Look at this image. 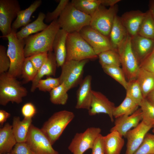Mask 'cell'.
<instances>
[{"instance_id": "obj_1", "label": "cell", "mask_w": 154, "mask_h": 154, "mask_svg": "<svg viewBox=\"0 0 154 154\" xmlns=\"http://www.w3.org/2000/svg\"><path fill=\"white\" fill-rule=\"evenodd\" d=\"M60 29L57 19L55 20L44 30L24 39L25 58L38 53L53 51V42Z\"/></svg>"}, {"instance_id": "obj_2", "label": "cell", "mask_w": 154, "mask_h": 154, "mask_svg": "<svg viewBox=\"0 0 154 154\" xmlns=\"http://www.w3.org/2000/svg\"><path fill=\"white\" fill-rule=\"evenodd\" d=\"M26 88L16 78L7 72L0 74V104L5 106L10 102L19 104L27 95Z\"/></svg>"}, {"instance_id": "obj_3", "label": "cell", "mask_w": 154, "mask_h": 154, "mask_svg": "<svg viewBox=\"0 0 154 154\" xmlns=\"http://www.w3.org/2000/svg\"><path fill=\"white\" fill-rule=\"evenodd\" d=\"M17 31L12 29L5 37L8 40L7 53L10 61V66L8 73L17 78L21 76L23 64L25 59L24 53V39L18 38Z\"/></svg>"}, {"instance_id": "obj_4", "label": "cell", "mask_w": 154, "mask_h": 154, "mask_svg": "<svg viewBox=\"0 0 154 154\" xmlns=\"http://www.w3.org/2000/svg\"><path fill=\"white\" fill-rule=\"evenodd\" d=\"M91 17L77 9L69 2L57 19L60 29L68 33L78 32L89 26Z\"/></svg>"}, {"instance_id": "obj_5", "label": "cell", "mask_w": 154, "mask_h": 154, "mask_svg": "<svg viewBox=\"0 0 154 154\" xmlns=\"http://www.w3.org/2000/svg\"><path fill=\"white\" fill-rule=\"evenodd\" d=\"M66 61L95 59L98 57L79 32L69 33L66 40Z\"/></svg>"}, {"instance_id": "obj_6", "label": "cell", "mask_w": 154, "mask_h": 154, "mask_svg": "<svg viewBox=\"0 0 154 154\" xmlns=\"http://www.w3.org/2000/svg\"><path fill=\"white\" fill-rule=\"evenodd\" d=\"M74 117V113L71 111L62 110L56 112L45 122L40 129L52 145Z\"/></svg>"}, {"instance_id": "obj_7", "label": "cell", "mask_w": 154, "mask_h": 154, "mask_svg": "<svg viewBox=\"0 0 154 154\" xmlns=\"http://www.w3.org/2000/svg\"><path fill=\"white\" fill-rule=\"evenodd\" d=\"M129 35L117 49L121 66L128 81L135 79L139 69V63L133 52Z\"/></svg>"}, {"instance_id": "obj_8", "label": "cell", "mask_w": 154, "mask_h": 154, "mask_svg": "<svg viewBox=\"0 0 154 154\" xmlns=\"http://www.w3.org/2000/svg\"><path fill=\"white\" fill-rule=\"evenodd\" d=\"M89 60L66 61L61 67L59 78L60 84L64 83L68 91L79 85L81 82L84 66Z\"/></svg>"}, {"instance_id": "obj_9", "label": "cell", "mask_w": 154, "mask_h": 154, "mask_svg": "<svg viewBox=\"0 0 154 154\" xmlns=\"http://www.w3.org/2000/svg\"><path fill=\"white\" fill-rule=\"evenodd\" d=\"M118 11L117 5L108 9L102 5L92 16L89 26L104 35L108 37Z\"/></svg>"}, {"instance_id": "obj_10", "label": "cell", "mask_w": 154, "mask_h": 154, "mask_svg": "<svg viewBox=\"0 0 154 154\" xmlns=\"http://www.w3.org/2000/svg\"><path fill=\"white\" fill-rule=\"evenodd\" d=\"M25 142L33 154H59L53 148L50 141L40 129L32 124Z\"/></svg>"}, {"instance_id": "obj_11", "label": "cell", "mask_w": 154, "mask_h": 154, "mask_svg": "<svg viewBox=\"0 0 154 154\" xmlns=\"http://www.w3.org/2000/svg\"><path fill=\"white\" fill-rule=\"evenodd\" d=\"M101 131L99 127H91L83 132L76 133L70 143L68 149L73 154H83L88 149H92Z\"/></svg>"}, {"instance_id": "obj_12", "label": "cell", "mask_w": 154, "mask_h": 154, "mask_svg": "<svg viewBox=\"0 0 154 154\" xmlns=\"http://www.w3.org/2000/svg\"><path fill=\"white\" fill-rule=\"evenodd\" d=\"M21 10L17 0H0V30L2 37L11 33L12 21Z\"/></svg>"}, {"instance_id": "obj_13", "label": "cell", "mask_w": 154, "mask_h": 154, "mask_svg": "<svg viewBox=\"0 0 154 154\" xmlns=\"http://www.w3.org/2000/svg\"><path fill=\"white\" fill-rule=\"evenodd\" d=\"M79 33L98 56L106 51L115 50L111 45L108 37L92 28L89 25L83 27Z\"/></svg>"}, {"instance_id": "obj_14", "label": "cell", "mask_w": 154, "mask_h": 154, "mask_svg": "<svg viewBox=\"0 0 154 154\" xmlns=\"http://www.w3.org/2000/svg\"><path fill=\"white\" fill-rule=\"evenodd\" d=\"M92 93L89 115L92 116L100 113L106 114L109 116L111 121H114L113 112L116 107L114 104L100 92L92 90Z\"/></svg>"}, {"instance_id": "obj_15", "label": "cell", "mask_w": 154, "mask_h": 154, "mask_svg": "<svg viewBox=\"0 0 154 154\" xmlns=\"http://www.w3.org/2000/svg\"><path fill=\"white\" fill-rule=\"evenodd\" d=\"M153 126L143 120L127 133L126 149L125 154H133L139 147L146 134Z\"/></svg>"}, {"instance_id": "obj_16", "label": "cell", "mask_w": 154, "mask_h": 154, "mask_svg": "<svg viewBox=\"0 0 154 154\" xmlns=\"http://www.w3.org/2000/svg\"><path fill=\"white\" fill-rule=\"evenodd\" d=\"M142 119V113L140 108L130 115L123 116L116 118L114 125L111 129L110 132L117 131L125 137L127 132L132 128L137 126Z\"/></svg>"}, {"instance_id": "obj_17", "label": "cell", "mask_w": 154, "mask_h": 154, "mask_svg": "<svg viewBox=\"0 0 154 154\" xmlns=\"http://www.w3.org/2000/svg\"><path fill=\"white\" fill-rule=\"evenodd\" d=\"M92 77L90 75L86 76L79 84L76 93V109H84L88 110L90 108L92 91Z\"/></svg>"}, {"instance_id": "obj_18", "label": "cell", "mask_w": 154, "mask_h": 154, "mask_svg": "<svg viewBox=\"0 0 154 154\" xmlns=\"http://www.w3.org/2000/svg\"><path fill=\"white\" fill-rule=\"evenodd\" d=\"M131 43L133 52L139 64L153 51L154 40L137 34L131 37Z\"/></svg>"}, {"instance_id": "obj_19", "label": "cell", "mask_w": 154, "mask_h": 154, "mask_svg": "<svg viewBox=\"0 0 154 154\" xmlns=\"http://www.w3.org/2000/svg\"><path fill=\"white\" fill-rule=\"evenodd\" d=\"M145 13L139 10L131 11L124 13L120 17L123 24L131 37L138 34Z\"/></svg>"}, {"instance_id": "obj_20", "label": "cell", "mask_w": 154, "mask_h": 154, "mask_svg": "<svg viewBox=\"0 0 154 154\" xmlns=\"http://www.w3.org/2000/svg\"><path fill=\"white\" fill-rule=\"evenodd\" d=\"M68 33L60 29L57 33L52 44L57 67H61L65 62L67 55L66 40Z\"/></svg>"}, {"instance_id": "obj_21", "label": "cell", "mask_w": 154, "mask_h": 154, "mask_svg": "<svg viewBox=\"0 0 154 154\" xmlns=\"http://www.w3.org/2000/svg\"><path fill=\"white\" fill-rule=\"evenodd\" d=\"M57 67V62L54 52L53 51L48 52L47 59L38 71L36 76L32 82L31 91L34 92L35 90L38 81L44 76H55Z\"/></svg>"}, {"instance_id": "obj_22", "label": "cell", "mask_w": 154, "mask_h": 154, "mask_svg": "<svg viewBox=\"0 0 154 154\" xmlns=\"http://www.w3.org/2000/svg\"><path fill=\"white\" fill-rule=\"evenodd\" d=\"M123 136L118 132L114 131L103 136L105 154H120L124 144Z\"/></svg>"}, {"instance_id": "obj_23", "label": "cell", "mask_w": 154, "mask_h": 154, "mask_svg": "<svg viewBox=\"0 0 154 154\" xmlns=\"http://www.w3.org/2000/svg\"><path fill=\"white\" fill-rule=\"evenodd\" d=\"M128 35L121 21L120 17L117 15L114 19L109 36L111 45L114 50L117 51L118 47Z\"/></svg>"}, {"instance_id": "obj_24", "label": "cell", "mask_w": 154, "mask_h": 154, "mask_svg": "<svg viewBox=\"0 0 154 154\" xmlns=\"http://www.w3.org/2000/svg\"><path fill=\"white\" fill-rule=\"evenodd\" d=\"M17 143L12 125L5 123L0 129V153H10Z\"/></svg>"}, {"instance_id": "obj_25", "label": "cell", "mask_w": 154, "mask_h": 154, "mask_svg": "<svg viewBox=\"0 0 154 154\" xmlns=\"http://www.w3.org/2000/svg\"><path fill=\"white\" fill-rule=\"evenodd\" d=\"M46 15L40 12L35 20L23 27L16 33L17 37L21 39H24L35 33L41 31L46 29L48 25L44 22Z\"/></svg>"}, {"instance_id": "obj_26", "label": "cell", "mask_w": 154, "mask_h": 154, "mask_svg": "<svg viewBox=\"0 0 154 154\" xmlns=\"http://www.w3.org/2000/svg\"><path fill=\"white\" fill-rule=\"evenodd\" d=\"M32 122V118H24L21 120L19 116L13 117L12 128L17 143L25 142Z\"/></svg>"}, {"instance_id": "obj_27", "label": "cell", "mask_w": 154, "mask_h": 154, "mask_svg": "<svg viewBox=\"0 0 154 154\" xmlns=\"http://www.w3.org/2000/svg\"><path fill=\"white\" fill-rule=\"evenodd\" d=\"M42 3L41 0H35L28 8L21 10L12 24V29L17 31L19 28L24 27L29 24L31 21V18L32 15L40 6Z\"/></svg>"}, {"instance_id": "obj_28", "label": "cell", "mask_w": 154, "mask_h": 154, "mask_svg": "<svg viewBox=\"0 0 154 154\" xmlns=\"http://www.w3.org/2000/svg\"><path fill=\"white\" fill-rule=\"evenodd\" d=\"M136 79L140 87L143 97L145 98L154 90V74L139 68Z\"/></svg>"}, {"instance_id": "obj_29", "label": "cell", "mask_w": 154, "mask_h": 154, "mask_svg": "<svg viewBox=\"0 0 154 154\" xmlns=\"http://www.w3.org/2000/svg\"><path fill=\"white\" fill-rule=\"evenodd\" d=\"M139 106L131 98L126 95L122 102L115 107L113 112L114 117L116 118L123 116L130 115L138 109Z\"/></svg>"}, {"instance_id": "obj_30", "label": "cell", "mask_w": 154, "mask_h": 154, "mask_svg": "<svg viewBox=\"0 0 154 154\" xmlns=\"http://www.w3.org/2000/svg\"><path fill=\"white\" fill-rule=\"evenodd\" d=\"M71 3L77 9L91 16L101 5L100 0H72Z\"/></svg>"}, {"instance_id": "obj_31", "label": "cell", "mask_w": 154, "mask_h": 154, "mask_svg": "<svg viewBox=\"0 0 154 154\" xmlns=\"http://www.w3.org/2000/svg\"><path fill=\"white\" fill-rule=\"evenodd\" d=\"M98 56L102 67L121 66L120 58L117 51L110 50L99 54Z\"/></svg>"}, {"instance_id": "obj_32", "label": "cell", "mask_w": 154, "mask_h": 154, "mask_svg": "<svg viewBox=\"0 0 154 154\" xmlns=\"http://www.w3.org/2000/svg\"><path fill=\"white\" fill-rule=\"evenodd\" d=\"M68 91L64 84L61 83L49 92L51 102L55 105L66 104L68 98Z\"/></svg>"}, {"instance_id": "obj_33", "label": "cell", "mask_w": 154, "mask_h": 154, "mask_svg": "<svg viewBox=\"0 0 154 154\" xmlns=\"http://www.w3.org/2000/svg\"><path fill=\"white\" fill-rule=\"evenodd\" d=\"M145 13L138 34L154 40V19L149 10Z\"/></svg>"}, {"instance_id": "obj_34", "label": "cell", "mask_w": 154, "mask_h": 154, "mask_svg": "<svg viewBox=\"0 0 154 154\" xmlns=\"http://www.w3.org/2000/svg\"><path fill=\"white\" fill-rule=\"evenodd\" d=\"M126 90V95L131 98L139 106L144 98L139 82L136 79L128 81Z\"/></svg>"}, {"instance_id": "obj_35", "label": "cell", "mask_w": 154, "mask_h": 154, "mask_svg": "<svg viewBox=\"0 0 154 154\" xmlns=\"http://www.w3.org/2000/svg\"><path fill=\"white\" fill-rule=\"evenodd\" d=\"M104 71L121 84L126 90L128 81L124 73L120 66H108L102 67Z\"/></svg>"}, {"instance_id": "obj_36", "label": "cell", "mask_w": 154, "mask_h": 154, "mask_svg": "<svg viewBox=\"0 0 154 154\" xmlns=\"http://www.w3.org/2000/svg\"><path fill=\"white\" fill-rule=\"evenodd\" d=\"M139 107L142 113V120L153 127L154 126V105L145 98L143 99Z\"/></svg>"}, {"instance_id": "obj_37", "label": "cell", "mask_w": 154, "mask_h": 154, "mask_svg": "<svg viewBox=\"0 0 154 154\" xmlns=\"http://www.w3.org/2000/svg\"><path fill=\"white\" fill-rule=\"evenodd\" d=\"M38 71L28 57L26 58L21 70V76L23 83L32 82L36 76Z\"/></svg>"}, {"instance_id": "obj_38", "label": "cell", "mask_w": 154, "mask_h": 154, "mask_svg": "<svg viewBox=\"0 0 154 154\" xmlns=\"http://www.w3.org/2000/svg\"><path fill=\"white\" fill-rule=\"evenodd\" d=\"M133 154H154V134L147 133Z\"/></svg>"}, {"instance_id": "obj_39", "label": "cell", "mask_w": 154, "mask_h": 154, "mask_svg": "<svg viewBox=\"0 0 154 154\" xmlns=\"http://www.w3.org/2000/svg\"><path fill=\"white\" fill-rule=\"evenodd\" d=\"M60 84L59 77L54 78L51 76H47L46 79H42L38 81L37 88L41 91L50 92Z\"/></svg>"}, {"instance_id": "obj_40", "label": "cell", "mask_w": 154, "mask_h": 154, "mask_svg": "<svg viewBox=\"0 0 154 154\" xmlns=\"http://www.w3.org/2000/svg\"><path fill=\"white\" fill-rule=\"evenodd\" d=\"M69 2L68 0H60L53 11L47 13L44 19L45 21L47 23H51L53 21L57 19Z\"/></svg>"}, {"instance_id": "obj_41", "label": "cell", "mask_w": 154, "mask_h": 154, "mask_svg": "<svg viewBox=\"0 0 154 154\" xmlns=\"http://www.w3.org/2000/svg\"><path fill=\"white\" fill-rule=\"evenodd\" d=\"M10 66V61L5 47L0 45V74L7 72Z\"/></svg>"}, {"instance_id": "obj_42", "label": "cell", "mask_w": 154, "mask_h": 154, "mask_svg": "<svg viewBox=\"0 0 154 154\" xmlns=\"http://www.w3.org/2000/svg\"><path fill=\"white\" fill-rule=\"evenodd\" d=\"M48 55V52H43L33 55L28 58L38 71L46 61Z\"/></svg>"}, {"instance_id": "obj_43", "label": "cell", "mask_w": 154, "mask_h": 154, "mask_svg": "<svg viewBox=\"0 0 154 154\" xmlns=\"http://www.w3.org/2000/svg\"><path fill=\"white\" fill-rule=\"evenodd\" d=\"M139 67L154 74V51L152 52L142 60Z\"/></svg>"}, {"instance_id": "obj_44", "label": "cell", "mask_w": 154, "mask_h": 154, "mask_svg": "<svg viewBox=\"0 0 154 154\" xmlns=\"http://www.w3.org/2000/svg\"><path fill=\"white\" fill-rule=\"evenodd\" d=\"M36 109L35 105L31 102H28L22 106L21 112L24 118H32L36 114Z\"/></svg>"}, {"instance_id": "obj_45", "label": "cell", "mask_w": 154, "mask_h": 154, "mask_svg": "<svg viewBox=\"0 0 154 154\" xmlns=\"http://www.w3.org/2000/svg\"><path fill=\"white\" fill-rule=\"evenodd\" d=\"M11 154H33L26 142L17 143Z\"/></svg>"}, {"instance_id": "obj_46", "label": "cell", "mask_w": 154, "mask_h": 154, "mask_svg": "<svg viewBox=\"0 0 154 154\" xmlns=\"http://www.w3.org/2000/svg\"><path fill=\"white\" fill-rule=\"evenodd\" d=\"M103 137L100 134L97 138L92 149V154H105Z\"/></svg>"}, {"instance_id": "obj_47", "label": "cell", "mask_w": 154, "mask_h": 154, "mask_svg": "<svg viewBox=\"0 0 154 154\" xmlns=\"http://www.w3.org/2000/svg\"><path fill=\"white\" fill-rule=\"evenodd\" d=\"M11 116V114L5 110H0V124L3 125L7 119Z\"/></svg>"}, {"instance_id": "obj_48", "label": "cell", "mask_w": 154, "mask_h": 154, "mask_svg": "<svg viewBox=\"0 0 154 154\" xmlns=\"http://www.w3.org/2000/svg\"><path fill=\"white\" fill-rule=\"evenodd\" d=\"M120 0H100L101 5L104 6L111 7L116 5Z\"/></svg>"}, {"instance_id": "obj_49", "label": "cell", "mask_w": 154, "mask_h": 154, "mask_svg": "<svg viewBox=\"0 0 154 154\" xmlns=\"http://www.w3.org/2000/svg\"><path fill=\"white\" fill-rule=\"evenodd\" d=\"M149 10L154 19V0L149 1Z\"/></svg>"}, {"instance_id": "obj_50", "label": "cell", "mask_w": 154, "mask_h": 154, "mask_svg": "<svg viewBox=\"0 0 154 154\" xmlns=\"http://www.w3.org/2000/svg\"><path fill=\"white\" fill-rule=\"evenodd\" d=\"M146 98L154 105V90L147 95Z\"/></svg>"}, {"instance_id": "obj_51", "label": "cell", "mask_w": 154, "mask_h": 154, "mask_svg": "<svg viewBox=\"0 0 154 154\" xmlns=\"http://www.w3.org/2000/svg\"><path fill=\"white\" fill-rule=\"evenodd\" d=\"M152 128L153 129L152 131L154 133V126H153Z\"/></svg>"}, {"instance_id": "obj_52", "label": "cell", "mask_w": 154, "mask_h": 154, "mask_svg": "<svg viewBox=\"0 0 154 154\" xmlns=\"http://www.w3.org/2000/svg\"><path fill=\"white\" fill-rule=\"evenodd\" d=\"M11 154L10 153H5V154Z\"/></svg>"}, {"instance_id": "obj_53", "label": "cell", "mask_w": 154, "mask_h": 154, "mask_svg": "<svg viewBox=\"0 0 154 154\" xmlns=\"http://www.w3.org/2000/svg\"><path fill=\"white\" fill-rule=\"evenodd\" d=\"M153 51H154V48H153Z\"/></svg>"}]
</instances>
